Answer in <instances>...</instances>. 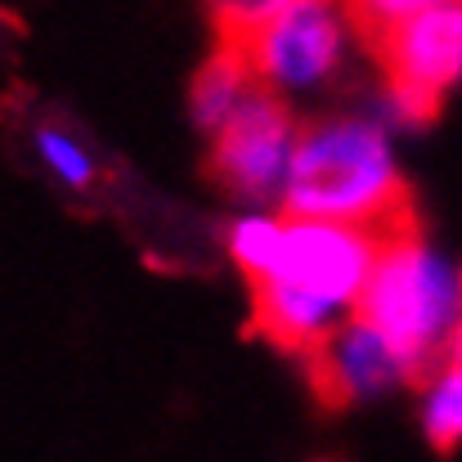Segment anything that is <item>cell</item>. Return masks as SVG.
<instances>
[{
	"instance_id": "11",
	"label": "cell",
	"mask_w": 462,
	"mask_h": 462,
	"mask_svg": "<svg viewBox=\"0 0 462 462\" xmlns=\"http://www.w3.org/2000/svg\"><path fill=\"white\" fill-rule=\"evenodd\" d=\"M229 256H234L243 283L270 274L274 261H279V220H270V216H247V220H238L234 234H229Z\"/></svg>"
},
{
	"instance_id": "4",
	"label": "cell",
	"mask_w": 462,
	"mask_h": 462,
	"mask_svg": "<svg viewBox=\"0 0 462 462\" xmlns=\"http://www.w3.org/2000/svg\"><path fill=\"white\" fill-rule=\"evenodd\" d=\"M292 135H297V108L279 90L256 81L243 95V104L220 122V131L207 135V144H211L202 157L207 184L252 211L279 202Z\"/></svg>"
},
{
	"instance_id": "7",
	"label": "cell",
	"mask_w": 462,
	"mask_h": 462,
	"mask_svg": "<svg viewBox=\"0 0 462 462\" xmlns=\"http://www.w3.org/2000/svg\"><path fill=\"white\" fill-rule=\"evenodd\" d=\"M306 373L310 395L328 409H355L368 404L395 386H404V368L395 359V350L382 341V332L373 323H364L359 314H346L323 341H314L306 355L297 359Z\"/></svg>"
},
{
	"instance_id": "12",
	"label": "cell",
	"mask_w": 462,
	"mask_h": 462,
	"mask_svg": "<svg viewBox=\"0 0 462 462\" xmlns=\"http://www.w3.org/2000/svg\"><path fill=\"white\" fill-rule=\"evenodd\" d=\"M36 149L45 157V166H50L68 189H95L99 166H95V157L81 149L77 135H68V131H59V126H41V131H36Z\"/></svg>"
},
{
	"instance_id": "2",
	"label": "cell",
	"mask_w": 462,
	"mask_h": 462,
	"mask_svg": "<svg viewBox=\"0 0 462 462\" xmlns=\"http://www.w3.org/2000/svg\"><path fill=\"white\" fill-rule=\"evenodd\" d=\"M458 265L413 234L377 252L350 310L395 350L404 386L427 391V382L458 359Z\"/></svg>"
},
{
	"instance_id": "9",
	"label": "cell",
	"mask_w": 462,
	"mask_h": 462,
	"mask_svg": "<svg viewBox=\"0 0 462 462\" xmlns=\"http://www.w3.org/2000/svg\"><path fill=\"white\" fill-rule=\"evenodd\" d=\"M256 86V77L243 68V59L225 45H216V54L193 72L189 81V117L198 126V135H216L220 122L243 104V95Z\"/></svg>"
},
{
	"instance_id": "1",
	"label": "cell",
	"mask_w": 462,
	"mask_h": 462,
	"mask_svg": "<svg viewBox=\"0 0 462 462\" xmlns=\"http://www.w3.org/2000/svg\"><path fill=\"white\" fill-rule=\"evenodd\" d=\"M279 207L288 220H337L382 243L422 234L413 189L391 157L386 126L373 113L297 117Z\"/></svg>"
},
{
	"instance_id": "14",
	"label": "cell",
	"mask_w": 462,
	"mask_h": 462,
	"mask_svg": "<svg viewBox=\"0 0 462 462\" xmlns=\"http://www.w3.org/2000/svg\"><path fill=\"white\" fill-rule=\"evenodd\" d=\"M202 5L216 27V45H234L261 23H270L279 9H288L292 0H202Z\"/></svg>"
},
{
	"instance_id": "10",
	"label": "cell",
	"mask_w": 462,
	"mask_h": 462,
	"mask_svg": "<svg viewBox=\"0 0 462 462\" xmlns=\"http://www.w3.org/2000/svg\"><path fill=\"white\" fill-rule=\"evenodd\" d=\"M422 427L436 454H454L462 436V364H445L431 382H427V409H422Z\"/></svg>"
},
{
	"instance_id": "13",
	"label": "cell",
	"mask_w": 462,
	"mask_h": 462,
	"mask_svg": "<svg viewBox=\"0 0 462 462\" xmlns=\"http://www.w3.org/2000/svg\"><path fill=\"white\" fill-rule=\"evenodd\" d=\"M431 5H445V0H337V9L346 18V32L359 45H368L382 27H391V23L418 14V9H431Z\"/></svg>"
},
{
	"instance_id": "3",
	"label": "cell",
	"mask_w": 462,
	"mask_h": 462,
	"mask_svg": "<svg viewBox=\"0 0 462 462\" xmlns=\"http://www.w3.org/2000/svg\"><path fill=\"white\" fill-rule=\"evenodd\" d=\"M382 72V99L368 108L382 126L422 131L440 117L445 95L458 86L462 68V9L458 0L418 9L382 27L368 45Z\"/></svg>"
},
{
	"instance_id": "6",
	"label": "cell",
	"mask_w": 462,
	"mask_h": 462,
	"mask_svg": "<svg viewBox=\"0 0 462 462\" xmlns=\"http://www.w3.org/2000/svg\"><path fill=\"white\" fill-rule=\"evenodd\" d=\"M382 247L386 243L377 234L359 229V225L288 220V216H279V261H274L270 274L310 292V297H323L332 306L350 310Z\"/></svg>"
},
{
	"instance_id": "8",
	"label": "cell",
	"mask_w": 462,
	"mask_h": 462,
	"mask_svg": "<svg viewBox=\"0 0 462 462\" xmlns=\"http://www.w3.org/2000/svg\"><path fill=\"white\" fill-rule=\"evenodd\" d=\"M247 297H252V323L247 328L265 346H274L279 355H288V359H301L314 341H323L346 319L341 306H332L323 297H310V292L274 279V274L252 279L247 283Z\"/></svg>"
},
{
	"instance_id": "5",
	"label": "cell",
	"mask_w": 462,
	"mask_h": 462,
	"mask_svg": "<svg viewBox=\"0 0 462 462\" xmlns=\"http://www.w3.org/2000/svg\"><path fill=\"white\" fill-rule=\"evenodd\" d=\"M225 50H234L243 68L279 95L314 90L332 81L346 59V18L337 0H292L270 23Z\"/></svg>"
}]
</instances>
